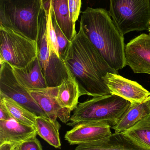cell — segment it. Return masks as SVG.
I'll list each match as a JSON object with an SVG mask.
<instances>
[{
	"label": "cell",
	"instance_id": "6da1fadb",
	"mask_svg": "<svg viewBox=\"0 0 150 150\" xmlns=\"http://www.w3.org/2000/svg\"><path fill=\"white\" fill-rule=\"evenodd\" d=\"M63 60L78 84L82 96L96 97L111 94L102 77L108 73L118 74V71L110 67L80 26Z\"/></svg>",
	"mask_w": 150,
	"mask_h": 150
},
{
	"label": "cell",
	"instance_id": "7a4b0ae2",
	"mask_svg": "<svg viewBox=\"0 0 150 150\" xmlns=\"http://www.w3.org/2000/svg\"><path fill=\"white\" fill-rule=\"evenodd\" d=\"M80 26L110 67L118 71L127 66L124 35L109 11L88 7L82 12Z\"/></svg>",
	"mask_w": 150,
	"mask_h": 150
},
{
	"label": "cell",
	"instance_id": "3957f363",
	"mask_svg": "<svg viewBox=\"0 0 150 150\" xmlns=\"http://www.w3.org/2000/svg\"><path fill=\"white\" fill-rule=\"evenodd\" d=\"M44 13L41 0H0V26L38 42Z\"/></svg>",
	"mask_w": 150,
	"mask_h": 150
},
{
	"label": "cell",
	"instance_id": "277c9868",
	"mask_svg": "<svg viewBox=\"0 0 150 150\" xmlns=\"http://www.w3.org/2000/svg\"><path fill=\"white\" fill-rule=\"evenodd\" d=\"M130 101L114 94L93 97L79 103L67 125L74 127L85 122H100L112 127L131 106Z\"/></svg>",
	"mask_w": 150,
	"mask_h": 150
},
{
	"label": "cell",
	"instance_id": "5b68a950",
	"mask_svg": "<svg viewBox=\"0 0 150 150\" xmlns=\"http://www.w3.org/2000/svg\"><path fill=\"white\" fill-rule=\"evenodd\" d=\"M109 13L123 35L150 27V0H109Z\"/></svg>",
	"mask_w": 150,
	"mask_h": 150
},
{
	"label": "cell",
	"instance_id": "8992f818",
	"mask_svg": "<svg viewBox=\"0 0 150 150\" xmlns=\"http://www.w3.org/2000/svg\"><path fill=\"white\" fill-rule=\"evenodd\" d=\"M38 55V42L0 26V62L20 68L31 63Z\"/></svg>",
	"mask_w": 150,
	"mask_h": 150
},
{
	"label": "cell",
	"instance_id": "52a82bcc",
	"mask_svg": "<svg viewBox=\"0 0 150 150\" xmlns=\"http://www.w3.org/2000/svg\"><path fill=\"white\" fill-rule=\"evenodd\" d=\"M47 16L44 13L38 40V58L48 86L56 87L68 77L69 71L64 61L54 53H50L46 34Z\"/></svg>",
	"mask_w": 150,
	"mask_h": 150
},
{
	"label": "cell",
	"instance_id": "ba28073f",
	"mask_svg": "<svg viewBox=\"0 0 150 150\" xmlns=\"http://www.w3.org/2000/svg\"><path fill=\"white\" fill-rule=\"evenodd\" d=\"M0 65V95L12 99L37 116L47 117L29 91L17 79L11 66L5 62Z\"/></svg>",
	"mask_w": 150,
	"mask_h": 150
},
{
	"label": "cell",
	"instance_id": "9c48e42d",
	"mask_svg": "<svg viewBox=\"0 0 150 150\" xmlns=\"http://www.w3.org/2000/svg\"><path fill=\"white\" fill-rule=\"evenodd\" d=\"M102 78L111 94L122 97L131 104L143 103L149 98L150 92L135 81L110 73Z\"/></svg>",
	"mask_w": 150,
	"mask_h": 150
},
{
	"label": "cell",
	"instance_id": "30bf717a",
	"mask_svg": "<svg viewBox=\"0 0 150 150\" xmlns=\"http://www.w3.org/2000/svg\"><path fill=\"white\" fill-rule=\"evenodd\" d=\"M125 54L127 65L134 73L150 75V33H143L129 42Z\"/></svg>",
	"mask_w": 150,
	"mask_h": 150
},
{
	"label": "cell",
	"instance_id": "8fae6325",
	"mask_svg": "<svg viewBox=\"0 0 150 150\" xmlns=\"http://www.w3.org/2000/svg\"><path fill=\"white\" fill-rule=\"evenodd\" d=\"M111 128L102 122H82L67 131L64 138L70 145H81L112 135Z\"/></svg>",
	"mask_w": 150,
	"mask_h": 150
},
{
	"label": "cell",
	"instance_id": "7c38bea8",
	"mask_svg": "<svg viewBox=\"0 0 150 150\" xmlns=\"http://www.w3.org/2000/svg\"><path fill=\"white\" fill-rule=\"evenodd\" d=\"M30 94L47 116L53 121L59 119L62 122H69L72 111L62 107L57 100V86L30 90Z\"/></svg>",
	"mask_w": 150,
	"mask_h": 150
},
{
	"label": "cell",
	"instance_id": "4fadbf2b",
	"mask_svg": "<svg viewBox=\"0 0 150 150\" xmlns=\"http://www.w3.org/2000/svg\"><path fill=\"white\" fill-rule=\"evenodd\" d=\"M37 135L34 126L22 124L13 118L8 120H0V145L20 144Z\"/></svg>",
	"mask_w": 150,
	"mask_h": 150
},
{
	"label": "cell",
	"instance_id": "5bb4252c",
	"mask_svg": "<svg viewBox=\"0 0 150 150\" xmlns=\"http://www.w3.org/2000/svg\"><path fill=\"white\" fill-rule=\"evenodd\" d=\"M75 150H150L143 148L120 134L77 145Z\"/></svg>",
	"mask_w": 150,
	"mask_h": 150
},
{
	"label": "cell",
	"instance_id": "9a60e30c",
	"mask_svg": "<svg viewBox=\"0 0 150 150\" xmlns=\"http://www.w3.org/2000/svg\"><path fill=\"white\" fill-rule=\"evenodd\" d=\"M11 67L17 79L28 91L43 89L48 86L38 56L24 67Z\"/></svg>",
	"mask_w": 150,
	"mask_h": 150
},
{
	"label": "cell",
	"instance_id": "2e32d148",
	"mask_svg": "<svg viewBox=\"0 0 150 150\" xmlns=\"http://www.w3.org/2000/svg\"><path fill=\"white\" fill-rule=\"evenodd\" d=\"M41 2L46 15L49 12V4H52L58 25L69 41H72L77 33L75 23L70 18L68 0H41Z\"/></svg>",
	"mask_w": 150,
	"mask_h": 150
},
{
	"label": "cell",
	"instance_id": "e0dca14e",
	"mask_svg": "<svg viewBox=\"0 0 150 150\" xmlns=\"http://www.w3.org/2000/svg\"><path fill=\"white\" fill-rule=\"evenodd\" d=\"M81 96L79 86L69 71L68 77L63 79L57 86L56 97L58 103L62 107L72 112L79 104L78 100Z\"/></svg>",
	"mask_w": 150,
	"mask_h": 150
},
{
	"label": "cell",
	"instance_id": "ac0fdd59",
	"mask_svg": "<svg viewBox=\"0 0 150 150\" xmlns=\"http://www.w3.org/2000/svg\"><path fill=\"white\" fill-rule=\"evenodd\" d=\"M150 115L149 99L144 102L131 104L128 110L115 126L112 128L115 134H120L129 129Z\"/></svg>",
	"mask_w": 150,
	"mask_h": 150
},
{
	"label": "cell",
	"instance_id": "d6986e66",
	"mask_svg": "<svg viewBox=\"0 0 150 150\" xmlns=\"http://www.w3.org/2000/svg\"><path fill=\"white\" fill-rule=\"evenodd\" d=\"M34 127L38 135L48 144L56 149H60V129L61 125L56 121H53L48 117L37 116Z\"/></svg>",
	"mask_w": 150,
	"mask_h": 150
},
{
	"label": "cell",
	"instance_id": "ffe728a7",
	"mask_svg": "<svg viewBox=\"0 0 150 150\" xmlns=\"http://www.w3.org/2000/svg\"><path fill=\"white\" fill-rule=\"evenodd\" d=\"M0 104L17 121L24 125L34 126L37 115L16 101L9 97L0 95Z\"/></svg>",
	"mask_w": 150,
	"mask_h": 150
},
{
	"label": "cell",
	"instance_id": "44dd1931",
	"mask_svg": "<svg viewBox=\"0 0 150 150\" xmlns=\"http://www.w3.org/2000/svg\"><path fill=\"white\" fill-rule=\"evenodd\" d=\"M122 134L138 145L150 150V115Z\"/></svg>",
	"mask_w": 150,
	"mask_h": 150
},
{
	"label": "cell",
	"instance_id": "7402d4cb",
	"mask_svg": "<svg viewBox=\"0 0 150 150\" xmlns=\"http://www.w3.org/2000/svg\"><path fill=\"white\" fill-rule=\"evenodd\" d=\"M49 8L51 10L52 23L56 33L57 43H58V47H59V54H60V57L63 59L66 50L69 45H70V41H69L67 39L62 31L61 30L60 26L58 25L56 22L54 11L52 4H49Z\"/></svg>",
	"mask_w": 150,
	"mask_h": 150
},
{
	"label": "cell",
	"instance_id": "603a6c76",
	"mask_svg": "<svg viewBox=\"0 0 150 150\" xmlns=\"http://www.w3.org/2000/svg\"><path fill=\"white\" fill-rule=\"evenodd\" d=\"M46 15L47 16L46 34L49 52L50 53H54L59 58H61L59 54V47H58L56 33L52 23L51 10L50 8H49V13Z\"/></svg>",
	"mask_w": 150,
	"mask_h": 150
},
{
	"label": "cell",
	"instance_id": "cb8c5ba5",
	"mask_svg": "<svg viewBox=\"0 0 150 150\" xmlns=\"http://www.w3.org/2000/svg\"><path fill=\"white\" fill-rule=\"evenodd\" d=\"M68 2L70 18L75 23L80 14L82 0H68Z\"/></svg>",
	"mask_w": 150,
	"mask_h": 150
},
{
	"label": "cell",
	"instance_id": "d4e9b609",
	"mask_svg": "<svg viewBox=\"0 0 150 150\" xmlns=\"http://www.w3.org/2000/svg\"><path fill=\"white\" fill-rule=\"evenodd\" d=\"M36 137H33L18 144V150H43L42 145Z\"/></svg>",
	"mask_w": 150,
	"mask_h": 150
},
{
	"label": "cell",
	"instance_id": "484cf974",
	"mask_svg": "<svg viewBox=\"0 0 150 150\" xmlns=\"http://www.w3.org/2000/svg\"><path fill=\"white\" fill-rule=\"evenodd\" d=\"M12 118L6 108L2 104H0V120H8Z\"/></svg>",
	"mask_w": 150,
	"mask_h": 150
},
{
	"label": "cell",
	"instance_id": "4316f807",
	"mask_svg": "<svg viewBox=\"0 0 150 150\" xmlns=\"http://www.w3.org/2000/svg\"><path fill=\"white\" fill-rule=\"evenodd\" d=\"M13 146L10 144H4L0 145V150H12Z\"/></svg>",
	"mask_w": 150,
	"mask_h": 150
},
{
	"label": "cell",
	"instance_id": "83f0119b",
	"mask_svg": "<svg viewBox=\"0 0 150 150\" xmlns=\"http://www.w3.org/2000/svg\"><path fill=\"white\" fill-rule=\"evenodd\" d=\"M18 144L14 145V146H13V149H12V150H18Z\"/></svg>",
	"mask_w": 150,
	"mask_h": 150
},
{
	"label": "cell",
	"instance_id": "f1b7e54d",
	"mask_svg": "<svg viewBox=\"0 0 150 150\" xmlns=\"http://www.w3.org/2000/svg\"><path fill=\"white\" fill-rule=\"evenodd\" d=\"M149 33H150V27L149 28Z\"/></svg>",
	"mask_w": 150,
	"mask_h": 150
},
{
	"label": "cell",
	"instance_id": "f546056e",
	"mask_svg": "<svg viewBox=\"0 0 150 150\" xmlns=\"http://www.w3.org/2000/svg\"><path fill=\"white\" fill-rule=\"evenodd\" d=\"M149 103H150V97L149 98Z\"/></svg>",
	"mask_w": 150,
	"mask_h": 150
}]
</instances>
